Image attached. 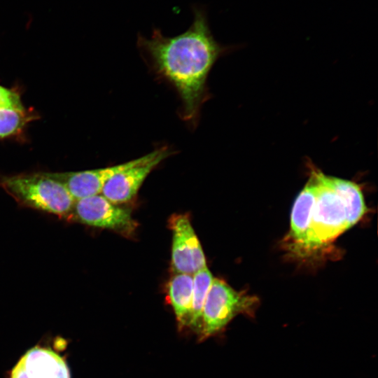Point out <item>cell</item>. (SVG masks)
Listing matches in <instances>:
<instances>
[{
    "instance_id": "1",
    "label": "cell",
    "mask_w": 378,
    "mask_h": 378,
    "mask_svg": "<svg viewBox=\"0 0 378 378\" xmlns=\"http://www.w3.org/2000/svg\"><path fill=\"white\" fill-rule=\"evenodd\" d=\"M193 20L183 33L168 37L154 27L150 38L138 34L136 45L156 77L167 83L181 101L179 115L192 127L209 98L208 76L228 48L214 38L204 6H192Z\"/></svg>"
},
{
    "instance_id": "2",
    "label": "cell",
    "mask_w": 378,
    "mask_h": 378,
    "mask_svg": "<svg viewBox=\"0 0 378 378\" xmlns=\"http://www.w3.org/2000/svg\"><path fill=\"white\" fill-rule=\"evenodd\" d=\"M316 187V201L302 257L321 249L349 229L346 202L337 189L333 176L311 169Z\"/></svg>"
},
{
    "instance_id": "3",
    "label": "cell",
    "mask_w": 378,
    "mask_h": 378,
    "mask_svg": "<svg viewBox=\"0 0 378 378\" xmlns=\"http://www.w3.org/2000/svg\"><path fill=\"white\" fill-rule=\"evenodd\" d=\"M1 187L19 205L66 218L74 199L65 186L50 173L4 176Z\"/></svg>"
},
{
    "instance_id": "4",
    "label": "cell",
    "mask_w": 378,
    "mask_h": 378,
    "mask_svg": "<svg viewBox=\"0 0 378 378\" xmlns=\"http://www.w3.org/2000/svg\"><path fill=\"white\" fill-rule=\"evenodd\" d=\"M258 304L255 296L237 291L224 281L214 278L202 310V338L219 332L239 314L253 316Z\"/></svg>"
},
{
    "instance_id": "5",
    "label": "cell",
    "mask_w": 378,
    "mask_h": 378,
    "mask_svg": "<svg viewBox=\"0 0 378 378\" xmlns=\"http://www.w3.org/2000/svg\"><path fill=\"white\" fill-rule=\"evenodd\" d=\"M66 218L111 230L125 237H131L137 228V223L129 209L112 203L99 194L75 200Z\"/></svg>"
},
{
    "instance_id": "6",
    "label": "cell",
    "mask_w": 378,
    "mask_h": 378,
    "mask_svg": "<svg viewBox=\"0 0 378 378\" xmlns=\"http://www.w3.org/2000/svg\"><path fill=\"white\" fill-rule=\"evenodd\" d=\"M173 153V150L164 145L132 160L130 166L107 181L103 187L102 195L116 204L131 200L149 174Z\"/></svg>"
},
{
    "instance_id": "7",
    "label": "cell",
    "mask_w": 378,
    "mask_h": 378,
    "mask_svg": "<svg viewBox=\"0 0 378 378\" xmlns=\"http://www.w3.org/2000/svg\"><path fill=\"white\" fill-rule=\"evenodd\" d=\"M172 232V266L175 273L193 274L206 266L200 241L186 214H174L169 220Z\"/></svg>"
},
{
    "instance_id": "8",
    "label": "cell",
    "mask_w": 378,
    "mask_h": 378,
    "mask_svg": "<svg viewBox=\"0 0 378 378\" xmlns=\"http://www.w3.org/2000/svg\"><path fill=\"white\" fill-rule=\"evenodd\" d=\"M10 378H71L63 357L53 350L36 346L28 350L13 368Z\"/></svg>"
},
{
    "instance_id": "9",
    "label": "cell",
    "mask_w": 378,
    "mask_h": 378,
    "mask_svg": "<svg viewBox=\"0 0 378 378\" xmlns=\"http://www.w3.org/2000/svg\"><path fill=\"white\" fill-rule=\"evenodd\" d=\"M316 195L315 180L310 174L307 183L293 204L290 216V228L285 239L288 250L299 257L301 255L309 230Z\"/></svg>"
},
{
    "instance_id": "10",
    "label": "cell",
    "mask_w": 378,
    "mask_h": 378,
    "mask_svg": "<svg viewBox=\"0 0 378 378\" xmlns=\"http://www.w3.org/2000/svg\"><path fill=\"white\" fill-rule=\"evenodd\" d=\"M132 160L113 166L81 172L50 173L61 182L74 200L102 193L107 181L115 174L126 169Z\"/></svg>"
},
{
    "instance_id": "11",
    "label": "cell",
    "mask_w": 378,
    "mask_h": 378,
    "mask_svg": "<svg viewBox=\"0 0 378 378\" xmlns=\"http://www.w3.org/2000/svg\"><path fill=\"white\" fill-rule=\"evenodd\" d=\"M192 274L175 273L168 283L170 304L181 326H188L192 298Z\"/></svg>"
},
{
    "instance_id": "12",
    "label": "cell",
    "mask_w": 378,
    "mask_h": 378,
    "mask_svg": "<svg viewBox=\"0 0 378 378\" xmlns=\"http://www.w3.org/2000/svg\"><path fill=\"white\" fill-rule=\"evenodd\" d=\"M192 298L188 326L201 332L204 304L211 288L214 276L206 266L192 274Z\"/></svg>"
},
{
    "instance_id": "13",
    "label": "cell",
    "mask_w": 378,
    "mask_h": 378,
    "mask_svg": "<svg viewBox=\"0 0 378 378\" xmlns=\"http://www.w3.org/2000/svg\"><path fill=\"white\" fill-rule=\"evenodd\" d=\"M334 183L343 197L351 227L357 223L367 211L360 186L351 181L333 176Z\"/></svg>"
},
{
    "instance_id": "14",
    "label": "cell",
    "mask_w": 378,
    "mask_h": 378,
    "mask_svg": "<svg viewBox=\"0 0 378 378\" xmlns=\"http://www.w3.org/2000/svg\"><path fill=\"white\" fill-rule=\"evenodd\" d=\"M24 108L0 107V137L10 136L25 124Z\"/></svg>"
},
{
    "instance_id": "15",
    "label": "cell",
    "mask_w": 378,
    "mask_h": 378,
    "mask_svg": "<svg viewBox=\"0 0 378 378\" xmlns=\"http://www.w3.org/2000/svg\"><path fill=\"white\" fill-rule=\"evenodd\" d=\"M0 107L23 108L19 95L2 86H0Z\"/></svg>"
}]
</instances>
